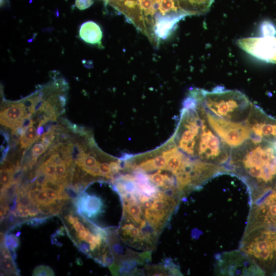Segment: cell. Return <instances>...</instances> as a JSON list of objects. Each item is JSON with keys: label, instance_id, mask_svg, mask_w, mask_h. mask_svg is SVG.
Instances as JSON below:
<instances>
[{"label": "cell", "instance_id": "52a82bcc", "mask_svg": "<svg viewBox=\"0 0 276 276\" xmlns=\"http://www.w3.org/2000/svg\"><path fill=\"white\" fill-rule=\"evenodd\" d=\"M188 15L185 13H174L163 15L156 13L154 16L153 32L158 39L165 40L174 31L177 24Z\"/></svg>", "mask_w": 276, "mask_h": 276}, {"label": "cell", "instance_id": "4fadbf2b", "mask_svg": "<svg viewBox=\"0 0 276 276\" xmlns=\"http://www.w3.org/2000/svg\"><path fill=\"white\" fill-rule=\"evenodd\" d=\"M143 272L151 275H182L178 266L171 260L157 265L147 266Z\"/></svg>", "mask_w": 276, "mask_h": 276}, {"label": "cell", "instance_id": "3957f363", "mask_svg": "<svg viewBox=\"0 0 276 276\" xmlns=\"http://www.w3.org/2000/svg\"><path fill=\"white\" fill-rule=\"evenodd\" d=\"M240 249L263 270L276 272V229L257 227L245 232Z\"/></svg>", "mask_w": 276, "mask_h": 276}, {"label": "cell", "instance_id": "ac0fdd59", "mask_svg": "<svg viewBox=\"0 0 276 276\" xmlns=\"http://www.w3.org/2000/svg\"><path fill=\"white\" fill-rule=\"evenodd\" d=\"M48 146V145L44 143L41 139L40 142L35 143L31 148V152L33 159L35 162L37 158L45 151Z\"/></svg>", "mask_w": 276, "mask_h": 276}, {"label": "cell", "instance_id": "4dcf8cb0", "mask_svg": "<svg viewBox=\"0 0 276 276\" xmlns=\"http://www.w3.org/2000/svg\"><path fill=\"white\" fill-rule=\"evenodd\" d=\"M40 192V190L36 189L35 190H31L28 192V195L33 202L38 203L37 197Z\"/></svg>", "mask_w": 276, "mask_h": 276}, {"label": "cell", "instance_id": "5bb4252c", "mask_svg": "<svg viewBox=\"0 0 276 276\" xmlns=\"http://www.w3.org/2000/svg\"><path fill=\"white\" fill-rule=\"evenodd\" d=\"M39 137L37 130L34 126L32 121L28 126L23 128L22 132L20 135L19 141L21 148H26L30 147L37 141Z\"/></svg>", "mask_w": 276, "mask_h": 276}, {"label": "cell", "instance_id": "f546056e", "mask_svg": "<svg viewBox=\"0 0 276 276\" xmlns=\"http://www.w3.org/2000/svg\"><path fill=\"white\" fill-rule=\"evenodd\" d=\"M48 176L43 172H40L36 177L35 182L37 185H44L49 179Z\"/></svg>", "mask_w": 276, "mask_h": 276}, {"label": "cell", "instance_id": "44dd1931", "mask_svg": "<svg viewBox=\"0 0 276 276\" xmlns=\"http://www.w3.org/2000/svg\"><path fill=\"white\" fill-rule=\"evenodd\" d=\"M17 204L28 206L33 203L28 194L19 193L17 194Z\"/></svg>", "mask_w": 276, "mask_h": 276}, {"label": "cell", "instance_id": "7a4b0ae2", "mask_svg": "<svg viewBox=\"0 0 276 276\" xmlns=\"http://www.w3.org/2000/svg\"><path fill=\"white\" fill-rule=\"evenodd\" d=\"M190 91L209 112L226 120H244L254 106L244 94L237 90H226L219 86L212 91L193 88Z\"/></svg>", "mask_w": 276, "mask_h": 276}, {"label": "cell", "instance_id": "e0dca14e", "mask_svg": "<svg viewBox=\"0 0 276 276\" xmlns=\"http://www.w3.org/2000/svg\"><path fill=\"white\" fill-rule=\"evenodd\" d=\"M5 244L10 252L15 251L19 245L18 236L13 234H6Z\"/></svg>", "mask_w": 276, "mask_h": 276}, {"label": "cell", "instance_id": "6da1fadb", "mask_svg": "<svg viewBox=\"0 0 276 276\" xmlns=\"http://www.w3.org/2000/svg\"><path fill=\"white\" fill-rule=\"evenodd\" d=\"M274 140L251 136L241 146L231 150L228 169L246 183L251 197L276 184Z\"/></svg>", "mask_w": 276, "mask_h": 276}, {"label": "cell", "instance_id": "8992f818", "mask_svg": "<svg viewBox=\"0 0 276 276\" xmlns=\"http://www.w3.org/2000/svg\"><path fill=\"white\" fill-rule=\"evenodd\" d=\"M236 43L251 56L276 64V36L242 38L238 39Z\"/></svg>", "mask_w": 276, "mask_h": 276}, {"label": "cell", "instance_id": "603a6c76", "mask_svg": "<svg viewBox=\"0 0 276 276\" xmlns=\"http://www.w3.org/2000/svg\"><path fill=\"white\" fill-rule=\"evenodd\" d=\"M15 212L17 216L21 218H27L29 216V211L26 206L17 204Z\"/></svg>", "mask_w": 276, "mask_h": 276}, {"label": "cell", "instance_id": "7402d4cb", "mask_svg": "<svg viewBox=\"0 0 276 276\" xmlns=\"http://www.w3.org/2000/svg\"><path fill=\"white\" fill-rule=\"evenodd\" d=\"M47 206L51 215H58L62 211V206L53 200L48 203Z\"/></svg>", "mask_w": 276, "mask_h": 276}, {"label": "cell", "instance_id": "836d02e7", "mask_svg": "<svg viewBox=\"0 0 276 276\" xmlns=\"http://www.w3.org/2000/svg\"><path fill=\"white\" fill-rule=\"evenodd\" d=\"M0 210H1V213H0L1 221H2L3 220L4 218L5 217L7 213V211L8 210L4 206L2 205H1Z\"/></svg>", "mask_w": 276, "mask_h": 276}, {"label": "cell", "instance_id": "484cf974", "mask_svg": "<svg viewBox=\"0 0 276 276\" xmlns=\"http://www.w3.org/2000/svg\"><path fill=\"white\" fill-rule=\"evenodd\" d=\"M47 218L43 217H37L31 219L29 220H28L27 223L29 225H30L32 227H36L39 225L43 224L47 221Z\"/></svg>", "mask_w": 276, "mask_h": 276}, {"label": "cell", "instance_id": "f1b7e54d", "mask_svg": "<svg viewBox=\"0 0 276 276\" xmlns=\"http://www.w3.org/2000/svg\"><path fill=\"white\" fill-rule=\"evenodd\" d=\"M43 190L45 191L48 197L51 200H54L58 198L57 192L53 189L44 187Z\"/></svg>", "mask_w": 276, "mask_h": 276}, {"label": "cell", "instance_id": "277c9868", "mask_svg": "<svg viewBox=\"0 0 276 276\" xmlns=\"http://www.w3.org/2000/svg\"><path fill=\"white\" fill-rule=\"evenodd\" d=\"M203 107L209 124L231 150L250 139L252 130L247 122L248 117L242 121L226 120L213 115Z\"/></svg>", "mask_w": 276, "mask_h": 276}, {"label": "cell", "instance_id": "d6a6232c", "mask_svg": "<svg viewBox=\"0 0 276 276\" xmlns=\"http://www.w3.org/2000/svg\"><path fill=\"white\" fill-rule=\"evenodd\" d=\"M67 222L71 225H73L74 223L78 221L79 218L77 217L74 216L72 214H68L67 216L64 217Z\"/></svg>", "mask_w": 276, "mask_h": 276}, {"label": "cell", "instance_id": "d6986e66", "mask_svg": "<svg viewBox=\"0 0 276 276\" xmlns=\"http://www.w3.org/2000/svg\"><path fill=\"white\" fill-rule=\"evenodd\" d=\"M1 190L9 186L12 182V176L14 172L1 169Z\"/></svg>", "mask_w": 276, "mask_h": 276}, {"label": "cell", "instance_id": "cb8c5ba5", "mask_svg": "<svg viewBox=\"0 0 276 276\" xmlns=\"http://www.w3.org/2000/svg\"><path fill=\"white\" fill-rule=\"evenodd\" d=\"M93 3V0H75V5L78 9L83 10L90 7Z\"/></svg>", "mask_w": 276, "mask_h": 276}, {"label": "cell", "instance_id": "d4e9b609", "mask_svg": "<svg viewBox=\"0 0 276 276\" xmlns=\"http://www.w3.org/2000/svg\"><path fill=\"white\" fill-rule=\"evenodd\" d=\"M38 203L47 205L52 200H51L47 196V194L44 190H41L37 197Z\"/></svg>", "mask_w": 276, "mask_h": 276}, {"label": "cell", "instance_id": "2e32d148", "mask_svg": "<svg viewBox=\"0 0 276 276\" xmlns=\"http://www.w3.org/2000/svg\"><path fill=\"white\" fill-rule=\"evenodd\" d=\"M260 32L262 36H275L276 35V27L271 21L264 20L260 26Z\"/></svg>", "mask_w": 276, "mask_h": 276}, {"label": "cell", "instance_id": "ba28073f", "mask_svg": "<svg viewBox=\"0 0 276 276\" xmlns=\"http://www.w3.org/2000/svg\"><path fill=\"white\" fill-rule=\"evenodd\" d=\"M27 117L25 106L21 101L6 104L1 112V124L12 130L22 128Z\"/></svg>", "mask_w": 276, "mask_h": 276}, {"label": "cell", "instance_id": "1f68e13d", "mask_svg": "<svg viewBox=\"0 0 276 276\" xmlns=\"http://www.w3.org/2000/svg\"><path fill=\"white\" fill-rule=\"evenodd\" d=\"M73 227L78 233L86 229V228L85 227L83 224L81 222L79 221V220L73 224Z\"/></svg>", "mask_w": 276, "mask_h": 276}, {"label": "cell", "instance_id": "d590c367", "mask_svg": "<svg viewBox=\"0 0 276 276\" xmlns=\"http://www.w3.org/2000/svg\"><path fill=\"white\" fill-rule=\"evenodd\" d=\"M105 3V5L106 6L107 5L108 0H103Z\"/></svg>", "mask_w": 276, "mask_h": 276}, {"label": "cell", "instance_id": "83f0119b", "mask_svg": "<svg viewBox=\"0 0 276 276\" xmlns=\"http://www.w3.org/2000/svg\"><path fill=\"white\" fill-rule=\"evenodd\" d=\"M76 245L82 252L87 254L88 256L89 255V245L87 242L80 241V242H77Z\"/></svg>", "mask_w": 276, "mask_h": 276}, {"label": "cell", "instance_id": "e575fe53", "mask_svg": "<svg viewBox=\"0 0 276 276\" xmlns=\"http://www.w3.org/2000/svg\"><path fill=\"white\" fill-rule=\"evenodd\" d=\"M5 3V0H1V6H3Z\"/></svg>", "mask_w": 276, "mask_h": 276}, {"label": "cell", "instance_id": "8fae6325", "mask_svg": "<svg viewBox=\"0 0 276 276\" xmlns=\"http://www.w3.org/2000/svg\"><path fill=\"white\" fill-rule=\"evenodd\" d=\"M262 204L265 217L271 226L276 229V185L264 195Z\"/></svg>", "mask_w": 276, "mask_h": 276}, {"label": "cell", "instance_id": "30bf717a", "mask_svg": "<svg viewBox=\"0 0 276 276\" xmlns=\"http://www.w3.org/2000/svg\"><path fill=\"white\" fill-rule=\"evenodd\" d=\"M79 36L86 43L101 45L103 32L100 26L94 21L89 20L81 24Z\"/></svg>", "mask_w": 276, "mask_h": 276}, {"label": "cell", "instance_id": "4316f807", "mask_svg": "<svg viewBox=\"0 0 276 276\" xmlns=\"http://www.w3.org/2000/svg\"><path fill=\"white\" fill-rule=\"evenodd\" d=\"M38 203L33 202L28 207L29 211V216L30 217H35L40 214V211L37 205Z\"/></svg>", "mask_w": 276, "mask_h": 276}, {"label": "cell", "instance_id": "9c48e42d", "mask_svg": "<svg viewBox=\"0 0 276 276\" xmlns=\"http://www.w3.org/2000/svg\"><path fill=\"white\" fill-rule=\"evenodd\" d=\"M72 201L77 208L78 213L85 217L95 218L103 212L102 200L95 195H89L83 192Z\"/></svg>", "mask_w": 276, "mask_h": 276}, {"label": "cell", "instance_id": "ffe728a7", "mask_svg": "<svg viewBox=\"0 0 276 276\" xmlns=\"http://www.w3.org/2000/svg\"><path fill=\"white\" fill-rule=\"evenodd\" d=\"M32 275L35 276H51L54 275L55 273L49 266L41 265L34 268Z\"/></svg>", "mask_w": 276, "mask_h": 276}, {"label": "cell", "instance_id": "9a60e30c", "mask_svg": "<svg viewBox=\"0 0 276 276\" xmlns=\"http://www.w3.org/2000/svg\"><path fill=\"white\" fill-rule=\"evenodd\" d=\"M1 269L5 274L9 275H18V270L17 268L16 265L14 262V260L12 258H7L2 257L1 258Z\"/></svg>", "mask_w": 276, "mask_h": 276}, {"label": "cell", "instance_id": "7c38bea8", "mask_svg": "<svg viewBox=\"0 0 276 276\" xmlns=\"http://www.w3.org/2000/svg\"><path fill=\"white\" fill-rule=\"evenodd\" d=\"M180 9L189 15L206 13L214 0H177Z\"/></svg>", "mask_w": 276, "mask_h": 276}, {"label": "cell", "instance_id": "5b68a950", "mask_svg": "<svg viewBox=\"0 0 276 276\" xmlns=\"http://www.w3.org/2000/svg\"><path fill=\"white\" fill-rule=\"evenodd\" d=\"M214 273L221 275H264L265 272L251 258L237 249L219 256Z\"/></svg>", "mask_w": 276, "mask_h": 276}]
</instances>
